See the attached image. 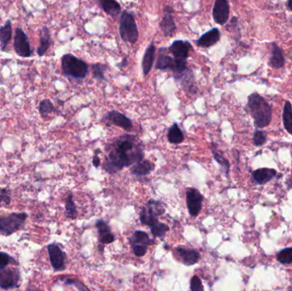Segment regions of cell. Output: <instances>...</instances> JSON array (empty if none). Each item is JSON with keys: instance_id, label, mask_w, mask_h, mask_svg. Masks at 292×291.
<instances>
[{"instance_id": "74e56055", "label": "cell", "mask_w": 292, "mask_h": 291, "mask_svg": "<svg viewBox=\"0 0 292 291\" xmlns=\"http://www.w3.org/2000/svg\"><path fill=\"white\" fill-rule=\"evenodd\" d=\"M267 135L263 131L257 130L253 135V143L256 146H262L266 143Z\"/></svg>"}, {"instance_id": "6da1fadb", "label": "cell", "mask_w": 292, "mask_h": 291, "mask_svg": "<svg viewBox=\"0 0 292 291\" xmlns=\"http://www.w3.org/2000/svg\"><path fill=\"white\" fill-rule=\"evenodd\" d=\"M107 151L103 168L109 174H115L123 167H130L144 159V152L139 139L129 134L121 136L111 143Z\"/></svg>"}, {"instance_id": "5b68a950", "label": "cell", "mask_w": 292, "mask_h": 291, "mask_svg": "<svg viewBox=\"0 0 292 291\" xmlns=\"http://www.w3.org/2000/svg\"><path fill=\"white\" fill-rule=\"evenodd\" d=\"M119 32L121 39H123L125 42L134 44L138 40L139 30L136 24L135 19L134 16L128 11H124L121 14Z\"/></svg>"}, {"instance_id": "e575fe53", "label": "cell", "mask_w": 292, "mask_h": 291, "mask_svg": "<svg viewBox=\"0 0 292 291\" xmlns=\"http://www.w3.org/2000/svg\"><path fill=\"white\" fill-rule=\"evenodd\" d=\"M212 152H213L215 161L217 162L218 163L221 165V167L224 168V170L226 171V174H227L229 173V167H230L228 161L225 158L224 156H222V154L221 152L218 151L216 148H215V146H213V147H212Z\"/></svg>"}, {"instance_id": "7bdbcfd3", "label": "cell", "mask_w": 292, "mask_h": 291, "mask_svg": "<svg viewBox=\"0 0 292 291\" xmlns=\"http://www.w3.org/2000/svg\"><path fill=\"white\" fill-rule=\"evenodd\" d=\"M286 185L288 186L289 189H292V177L290 178L287 182H286Z\"/></svg>"}, {"instance_id": "cb8c5ba5", "label": "cell", "mask_w": 292, "mask_h": 291, "mask_svg": "<svg viewBox=\"0 0 292 291\" xmlns=\"http://www.w3.org/2000/svg\"><path fill=\"white\" fill-rule=\"evenodd\" d=\"M103 11L112 17L116 18L121 13V5L115 0H99Z\"/></svg>"}, {"instance_id": "8d00e7d4", "label": "cell", "mask_w": 292, "mask_h": 291, "mask_svg": "<svg viewBox=\"0 0 292 291\" xmlns=\"http://www.w3.org/2000/svg\"><path fill=\"white\" fill-rule=\"evenodd\" d=\"M93 78L99 81H105L104 72L106 70V67L101 64H93Z\"/></svg>"}, {"instance_id": "ac0fdd59", "label": "cell", "mask_w": 292, "mask_h": 291, "mask_svg": "<svg viewBox=\"0 0 292 291\" xmlns=\"http://www.w3.org/2000/svg\"><path fill=\"white\" fill-rule=\"evenodd\" d=\"M221 32L218 29H212L209 32H205L196 40L197 47L208 48L215 45L220 40Z\"/></svg>"}, {"instance_id": "f1b7e54d", "label": "cell", "mask_w": 292, "mask_h": 291, "mask_svg": "<svg viewBox=\"0 0 292 291\" xmlns=\"http://www.w3.org/2000/svg\"><path fill=\"white\" fill-rule=\"evenodd\" d=\"M65 211H66V215L68 219L75 220L77 217V209L74 202V196L71 192L68 193L66 200H65Z\"/></svg>"}, {"instance_id": "e0dca14e", "label": "cell", "mask_w": 292, "mask_h": 291, "mask_svg": "<svg viewBox=\"0 0 292 291\" xmlns=\"http://www.w3.org/2000/svg\"><path fill=\"white\" fill-rule=\"evenodd\" d=\"M96 227L98 233V239L101 243L110 244L114 241V234L112 233L107 222L103 220H98L96 222Z\"/></svg>"}, {"instance_id": "d590c367", "label": "cell", "mask_w": 292, "mask_h": 291, "mask_svg": "<svg viewBox=\"0 0 292 291\" xmlns=\"http://www.w3.org/2000/svg\"><path fill=\"white\" fill-rule=\"evenodd\" d=\"M10 264L17 266L18 262L14 259V257L10 256L7 253L0 251V270L6 268Z\"/></svg>"}, {"instance_id": "3957f363", "label": "cell", "mask_w": 292, "mask_h": 291, "mask_svg": "<svg viewBox=\"0 0 292 291\" xmlns=\"http://www.w3.org/2000/svg\"><path fill=\"white\" fill-rule=\"evenodd\" d=\"M62 69L66 76L76 80L86 78L88 74V65L72 54L62 57Z\"/></svg>"}, {"instance_id": "5bb4252c", "label": "cell", "mask_w": 292, "mask_h": 291, "mask_svg": "<svg viewBox=\"0 0 292 291\" xmlns=\"http://www.w3.org/2000/svg\"><path fill=\"white\" fill-rule=\"evenodd\" d=\"M175 252L179 259L185 266H193L198 262L200 259L199 253L196 249H186L184 247H178L175 249Z\"/></svg>"}, {"instance_id": "8fae6325", "label": "cell", "mask_w": 292, "mask_h": 291, "mask_svg": "<svg viewBox=\"0 0 292 291\" xmlns=\"http://www.w3.org/2000/svg\"><path fill=\"white\" fill-rule=\"evenodd\" d=\"M21 274L18 269H6L0 270V289L7 291L11 289L20 287Z\"/></svg>"}, {"instance_id": "ba28073f", "label": "cell", "mask_w": 292, "mask_h": 291, "mask_svg": "<svg viewBox=\"0 0 292 291\" xmlns=\"http://www.w3.org/2000/svg\"><path fill=\"white\" fill-rule=\"evenodd\" d=\"M186 206L191 216L196 217L203 207V196L196 188H188L185 192Z\"/></svg>"}, {"instance_id": "1f68e13d", "label": "cell", "mask_w": 292, "mask_h": 291, "mask_svg": "<svg viewBox=\"0 0 292 291\" xmlns=\"http://www.w3.org/2000/svg\"><path fill=\"white\" fill-rule=\"evenodd\" d=\"M168 231H169V227L168 225L162 223L160 221L155 224L152 226H150V231L151 234L153 235L154 238H161L162 239Z\"/></svg>"}, {"instance_id": "9a60e30c", "label": "cell", "mask_w": 292, "mask_h": 291, "mask_svg": "<svg viewBox=\"0 0 292 291\" xmlns=\"http://www.w3.org/2000/svg\"><path fill=\"white\" fill-rule=\"evenodd\" d=\"M173 9L169 6L164 9V14L160 22V28L165 36H172L176 30L175 20L173 17Z\"/></svg>"}, {"instance_id": "4dcf8cb0", "label": "cell", "mask_w": 292, "mask_h": 291, "mask_svg": "<svg viewBox=\"0 0 292 291\" xmlns=\"http://www.w3.org/2000/svg\"><path fill=\"white\" fill-rule=\"evenodd\" d=\"M170 69L174 72L175 78L183 74L184 72L187 69V62L185 59H178V58H174L173 63H172Z\"/></svg>"}, {"instance_id": "ee69618b", "label": "cell", "mask_w": 292, "mask_h": 291, "mask_svg": "<svg viewBox=\"0 0 292 291\" xmlns=\"http://www.w3.org/2000/svg\"><path fill=\"white\" fill-rule=\"evenodd\" d=\"M289 9L292 11V0H288V3H287Z\"/></svg>"}, {"instance_id": "484cf974", "label": "cell", "mask_w": 292, "mask_h": 291, "mask_svg": "<svg viewBox=\"0 0 292 291\" xmlns=\"http://www.w3.org/2000/svg\"><path fill=\"white\" fill-rule=\"evenodd\" d=\"M12 38V25L11 21H8L3 27H0V44L2 50L7 47L8 43L10 42Z\"/></svg>"}, {"instance_id": "d6a6232c", "label": "cell", "mask_w": 292, "mask_h": 291, "mask_svg": "<svg viewBox=\"0 0 292 291\" xmlns=\"http://www.w3.org/2000/svg\"><path fill=\"white\" fill-rule=\"evenodd\" d=\"M54 110H55V108H54L53 104L49 99L42 100L39 103V114L43 118L47 117L51 112H53Z\"/></svg>"}, {"instance_id": "8992f818", "label": "cell", "mask_w": 292, "mask_h": 291, "mask_svg": "<svg viewBox=\"0 0 292 291\" xmlns=\"http://www.w3.org/2000/svg\"><path fill=\"white\" fill-rule=\"evenodd\" d=\"M165 213L162 204L159 201L153 199L149 200L146 206L143 207L139 213V219L141 223L149 227L159 222L158 217Z\"/></svg>"}, {"instance_id": "f546056e", "label": "cell", "mask_w": 292, "mask_h": 291, "mask_svg": "<svg viewBox=\"0 0 292 291\" xmlns=\"http://www.w3.org/2000/svg\"><path fill=\"white\" fill-rule=\"evenodd\" d=\"M188 69V68H187ZM185 70L183 74L178 76L176 80L178 81H181V84L185 89H187L188 91L193 92V89H194V79H193V75L192 74V72L188 71V70Z\"/></svg>"}, {"instance_id": "ffe728a7", "label": "cell", "mask_w": 292, "mask_h": 291, "mask_svg": "<svg viewBox=\"0 0 292 291\" xmlns=\"http://www.w3.org/2000/svg\"><path fill=\"white\" fill-rule=\"evenodd\" d=\"M156 47L153 43H151L149 47H147L142 61V68L144 75L146 76L150 73L152 66H153L154 58H155Z\"/></svg>"}, {"instance_id": "60d3db41", "label": "cell", "mask_w": 292, "mask_h": 291, "mask_svg": "<svg viewBox=\"0 0 292 291\" xmlns=\"http://www.w3.org/2000/svg\"><path fill=\"white\" fill-rule=\"evenodd\" d=\"M11 202V196L9 195L7 189H0V206L9 205Z\"/></svg>"}, {"instance_id": "4fadbf2b", "label": "cell", "mask_w": 292, "mask_h": 291, "mask_svg": "<svg viewBox=\"0 0 292 291\" xmlns=\"http://www.w3.org/2000/svg\"><path fill=\"white\" fill-rule=\"evenodd\" d=\"M229 13L230 8L227 0H215L213 8V18L216 23L220 25L226 24L229 18Z\"/></svg>"}, {"instance_id": "f35d334b", "label": "cell", "mask_w": 292, "mask_h": 291, "mask_svg": "<svg viewBox=\"0 0 292 291\" xmlns=\"http://www.w3.org/2000/svg\"><path fill=\"white\" fill-rule=\"evenodd\" d=\"M59 280L63 281V282L65 283V284H67V285H73V286H75L78 290H81V291H82V290H88L84 284L81 283V282L77 280V279H75V278H70V277H68V278H67V277H66V278H64V277H60Z\"/></svg>"}, {"instance_id": "d4e9b609", "label": "cell", "mask_w": 292, "mask_h": 291, "mask_svg": "<svg viewBox=\"0 0 292 291\" xmlns=\"http://www.w3.org/2000/svg\"><path fill=\"white\" fill-rule=\"evenodd\" d=\"M165 51H166L165 48L160 49L159 56L157 57V64H156V69L157 70H166L168 68L170 69L174 58L169 57Z\"/></svg>"}, {"instance_id": "277c9868", "label": "cell", "mask_w": 292, "mask_h": 291, "mask_svg": "<svg viewBox=\"0 0 292 291\" xmlns=\"http://www.w3.org/2000/svg\"><path fill=\"white\" fill-rule=\"evenodd\" d=\"M28 213H12L7 216L0 217V234L9 237L19 231L25 225Z\"/></svg>"}, {"instance_id": "836d02e7", "label": "cell", "mask_w": 292, "mask_h": 291, "mask_svg": "<svg viewBox=\"0 0 292 291\" xmlns=\"http://www.w3.org/2000/svg\"><path fill=\"white\" fill-rule=\"evenodd\" d=\"M277 260L284 265L292 264V248L282 249L277 254Z\"/></svg>"}, {"instance_id": "f6af8a7d", "label": "cell", "mask_w": 292, "mask_h": 291, "mask_svg": "<svg viewBox=\"0 0 292 291\" xmlns=\"http://www.w3.org/2000/svg\"><path fill=\"white\" fill-rule=\"evenodd\" d=\"M125 62H127V58H126V57H125L123 61H122V64H120V65H119L120 68H123V67H125Z\"/></svg>"}, {"instance_id": "7402d4cb", "label": "cell", "mask_w": 292, "mask_h": 291, "mask_svg": "<svg viewBox=\"0 0 292 291\" xmlns=\"http://www.w3.org/2000/svg\"><path fill=\"white\" fill-rule=\"evenodd\" d=\"M50 46V34L49 29L47 27H44L40 30V39H39V46L37 50V53L39 57H43L47 53V50Z\"/></svg>"}, {"instance_id": "ab89813d", "label": "cell", "mask_w": 292, "mask_h": 291, "mask_svg": "<svg viewBox=\"0 0 292 291\" xmlns=\"http://www.w3.org/2000/svg\"><path fill=\"white\" fill-rule=\"evenodd\" d=\"M190 289L193 291H203V285L197 276H193L190 283Z\"/></svg>"}, {"instance_id": "d6986e66", "label": "cell", "mask_w": 292, "mask_h": 291, "mask_svg": "<svg viewBox=\"0 0 292 291\" xmlns=\"http://www.w3.org/2000/svg\"><path fill=\"white\" fill-rule=\"evenodd\" d=\"M277 172L272 168H260L254 171L252 173V178L255 183L258 185H264L272 180L276 176Z\"/></svg>"}, {"instance_id": "7a4b0ae2", "label": "cell", "mask_w": 292, "mask_h": 291, "mask_svg": "<svg viewBox=\"0 0 292 291\" xmlns=\"http://www.w3.org/2000/svg\"><path fill=\"white\" fill-rule=\"evenodd\" d=\"M248 107L256 128H266L270 124L273 114L272 107L264 97L257 93L251 94L248 98Z\"/></svg>"}, {"instance_id": "9c48e42d", "label": "cell", "mask_w": 292, "mask_h": 291, "mask_svg": "<svg viewBox=\"0 0 292 291\" xmlns=\"http://www.w3.org/2000/svg\"><path fill=\"white\" fill-rule=\"evenodd\" d=\"M48 254L50 257V265L55 272H61L65 269L66 266V254H65L59 245L52 242L47 246Z\"/></svg>"}, {"instance_id": "44dd1931", "label": "cell", "mask_w": 292, "mask_h": 291, "mask_svg": "<svg viewBox=\"0 0 292 291\" xmlns=\"http://www.w3.org/2000/svg\"><path fill=\"white\" fill-rule=\"evenodd\" d=\"M285 57L283 56V52L280 47H278L275 43L273 44V50H272V56L269 61V65L272 68H281L285 66Z\"/></svg>"}, {"instance_id": "30bf717a", "label": "cell", "mask_w": 292, "mask_h": 291, "mask_svg": "<svg viewBox=\"0 0 292 291\" xmlns=\"http://www.w3.org/2000/svg\"><path fill=\"white\" fill-rule=\"evenodd\" d=\"M14 48L18 56L22 57H30L33 52L30 47L28 36L20 28L16 29L14 36Z\"/></svg>"}, {"instance_id": "603a6c76", "label": "cell", "mask_w": 292, "mask_h": 291, "mask_svg": "<svg viewBox=\"0 0 292 291\" xmlns=\"http://www.w3.org/2000/svg\"><path fill=\"white\" fill-rule=\"evenodd\" d=\"M154 169V164L149 160H141L135 163L132 167L131 172L135 176H146L152 172Z\"/></svg>"}, {"instance_id": "4316f807", "label": "cell", "mask_w": 292, "mask_h": 291, "mask_svg": "<svg viewBox=\"0 0 292 291\" xmlns=\"http://www.w3.org/2000/svg\"><path fill=\"white\" fill-rule=\"evenodd\" d=\"M168 140L170 144L178 145L183 142L184 140V134L182 132L180 128H178L177 123L172 125L171 128H169L168 132Z\"/></svg>"}, {"instance_id": "83f0119b", "label": "cell", "mask_w": 292, "mask_h": 291, "mask_svg": "<svg viewBox=\"0 0 292 291\" xmlns=\"http://www.w3.org/2000/svg\"><path fill=\"white\" fill-rule=\"evenodd\" d=\"M283 121L285 130L292 135V106L289 101H286L283 111Z\"/></svg>"}, {"instance_id": "2e32d148", "label": "cell", "mask_w": 292, "mask_h": 291, "mask_svg": "<svg viewBox=\"0 0 292 291\" xmlns=\"http://www.w3.org/2000/svg\"><path fill=\"white\" fill-rule=\"evenodd\" d=\"M191 49H192V45L188 41H183V40H176L168 48V50L174 55L175 58L185 59V60H187V57H189Z\"/></svg>"}, {"instance_id": "b9f144b4", "label": "cell", "mask_w": 292, "mask_h": 291, "mask_svg": "<svg viewBox=\"0 0 292 291\" xmlns=\"http://www.w3.org/2000/svg\"><path fill=\"white\" fill-rule=\"evenodd\" d=\"M93 166L95 167H97L100 165V158L97 156H93Z\"/></svg>"}, {"instance_id": "7c38bea8", "label": "cell", "mask_w": 292, "mask_h": 291, "mask_svg": "<svg viewBox=\"0 0 292 291\" xmlns=\"http://www.w3.org/2000/svg\"><path fill=\"white\" fill-rule=\"evenodd\" d=\"M103 121L109 126H116L127 131L130 130L132 127V121L129 117L115 110L108 112L107 114L104 115Z\"/></svg>"}, {"instance_id": "52a82bcc", "label": "cell", "mask_w": 292, "mask_h": 291, "mask_svg": "<svg viewBox=\"0 0 292 291\" xmlns=\"http://www.w3.org/2000/svg\"><path fill=\"white\" fill-rule=\"evenodd\" d=\"M130 245L132 252L137 257H142L147 252L148 247L155 242L154 239L149 238L148 234L142 231H136L130 237Z\"/></svg>"}]
</instances>
